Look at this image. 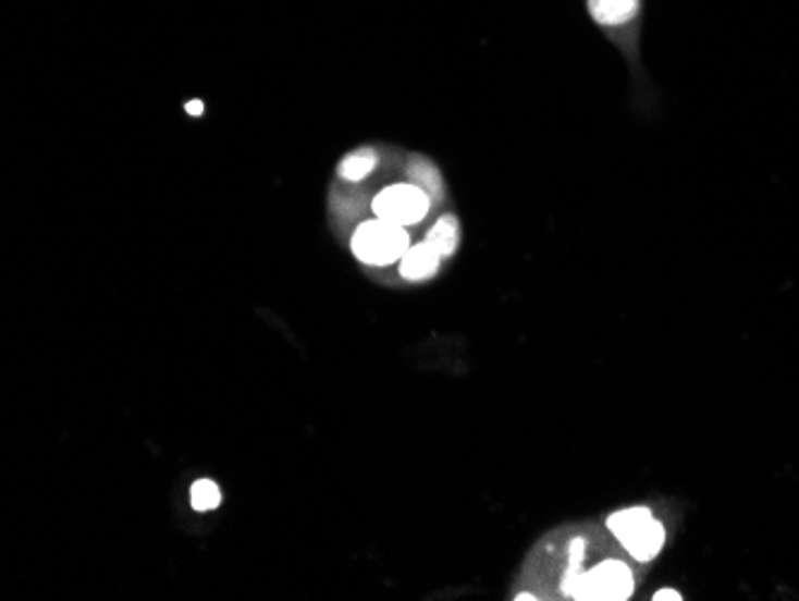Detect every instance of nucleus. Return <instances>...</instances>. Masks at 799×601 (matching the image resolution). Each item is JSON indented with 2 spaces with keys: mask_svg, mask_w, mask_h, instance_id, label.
<instances>
[{
  "mask_svg": "<svg viewBox=\"0 0 799 601\" xmlns=\"http://www.w3.org/2000/svg\"><path fill=\"white\" fill-rule=\"evenodd\" d=\"M427 243L439 252L441 257L453 255L459 245V221L453 213L441 216V219L431 225V231L427 233Z\"/></svg>",
  "mask_w": 799,
  "mask_h": 601,
  "instance_id": "nucleus-8",
  "label": "nucleus"
},
{
  "mask_svg": "<svg viewBox=\"0 0 799 601\" xmlns=\"http://www.w3.org/2000/svg\"><path fill=\"white\" fill-rule=\"evenodd\" d=\"M189 496H192V508L201 511V513L221 506V489H218L211 479H197V482L192 485Z\"/></svg>",
  "mask_w": 799,
  "mask_h": 601,
  "instance_id": "nucleus-10",
  "label": "nucleus"
},
{
  "mask_svg": "<svg viewBox=\"0 0 799 601\" xmlns=\"http://www.w3.org/2000/svg\"><path fill=\"white\" fill-rule=\"evenodd\" d=\"M441 259L443 257L427 243V240L417 245H409L405 257L400 259V275H403L405 281H415V283L429 281L435 273H439Z\"/></svg>",
  "mask_w": 799,
  "mask_h": 601,
  "instance_id": "nucleus-5",
  "label": "nucleus"
},
{
  "mask_svg": "<svg viewBox=\"0 0 799 601\" xmlns=\"http://www.w3.org/2000/svg\"><path fill=\"white\" fill-rule=\"evenodd\" d=\"M605 525H609L617 542L625 547L627 554L639 563L656 559L665 544V527L661 520L653 518L651 508L647 506L617 511L605 520Z\"/></svg>",
  "mask_w": 799,
  "mask_h": 601,
  "instance_id": "nucleus-1",
  "label": "nucleus"
},
{
  "mask_svg": "<svg viewBox=\"0 0 799 601\" xmlns=\"http://www.w3.org/2000/svg\"><path fill=\"white\" fill-rule=\"evenodd\" d=\"M371 209L377 219L389 221L395 225H417L431 209V197L417 187L415 183H397L391 187H383L371 201Z\"/></svg>",
  "mask_w": 799,
  "mask_h": 601,
  "instance_id": "nucleus-4",
  "label": "nucleus"
},
{
  "mask_svg": "<svg viewBox=\"0 0 799 601\" xmlns=\"http://www.w3.org/2000/svg\"><path fill=\"white\" fill-rule=\"evenodd\" d=\"M653 599H656V601H663V599H668V601H680V599H683V594L677 592V590H659L656 594H653Z\"/></svg>",
  "mask_w": 799,
  "mask_h": 601,
  "instance_id": "nucleus-12",
  "label": "nucleus"
},
{
  "mask_svg": "<svg viewBox=\"0 0 799 601\" xmlns=\"http://www.w3.org/2000/svg\"><path fill=\"white\" fill-rule=\"evenodd\" d=\"M409 249L407 228L381 219L361 223L353 235V255L367 267H391Z\"/></svg>",
  "mask_w": 799,
  "mask_h": 601,
  "instance_id": "nucleus-3",
  "label": "nucleus"
},
{
  "mask_svg": "<svg viewBox=\"0 0 799 601\" xmlns=\"http://www.w3.org/2000/svg\"><path fill=\"white\" fill-rule=\"evenodd\" d=\"M515 599H531V601H534L537 597H534V594H527V592H523V594H519V597H515Z\"/></svg>",
  "mask_w": 799,
  "mask_h": 601,
  "instance_id": "nucleus-14",
  "label": "nucleus"
},
{
  "mask_svg": "<svg viewBox=\"0 0 799 601\" xmlns=\"http://www.w3.org/2000/svg\"><path fill=\"white\" fill-rule=\"evenodd\" d=\"M563 592L589 601H625L635 592V578L623 561H603L589 573H577L573 566L563 580Z\"/></svg>",
  "mask_w": 799,
  "mask_h": 601,
  "instance_id": "nucleus-2",
  "label": "nucleus"
},
{
  "mask_svg": "<svg viewBox=\"0 0 799 601\" xmlns=\"http://www.w3.org/2000/svg\"><path fill=\"white\" fill-rule=\"evenodd\" d=\"M377 165H379L377 151L359 149L347 156V159L341 163V168H337V173H341V177L347 180V183H359V180L369 177Z\"/></svg>",
  "mask_w": 799,
  "mask_h": 601,
  "instance_id": "nucleus-9",
  "label": "nucleus"
},
{
  "mask_svg": "<svg viewBox=\"0 0 799 601\" xmlns=\"http://www.w3.org/2000/svg\"><path fill=\"white\" fill-rule=\"evenodd\" d=\"M585 551H587V542L582 537H575L570 547H567V556H570V566H579L585 559Z\"/></svg>",
  "mask_w": 799,
  "mask_h": 601,
  "instance_id": "nucleus-11",
  "label": "nucleus"
},
{
  "mask_svg": "<svg viewBox=\"0 0 799 601\" xmlns=\"http://www.w3.org/2000/svg\"><path fill=\"white\" fill-rule=\"evenodd\" d=\"M185 111H187L189 115H201V113H204V103H201L199 99H195V101H189V103L185 106Z\"/></svg>",
  "mask_w": 799,
  "mask_h": 601,
  "instance_id": "nucleus-13",
  "label": "nucleus"
},
{
  "mask_svg": "<svg viewBox=\"0 0 799 601\" xmlns=\"http://www.w3.org/2000/svg\"><path fill=\"white\" fill-rule=\"evenodd\" d=\"M591 20L605 29H620L635 22L641 10V0H587Z\"/></svg>",
  "mask_w": 799,
  "mask_h": 601,
  "instance_id": "nucleus-6",
  "label": "nucleus"
},
{
  "mask_svg": "<svg viewBox=\"0 0 799 601\" xmlns=\"http://www.w3.org/2000/svg\"><path fill=\"white\" fill-rule=\"evenodd\" d=\"M407 177L409 183H415L417 187H421L427 195L431 197V201H441L443 195H445V187H443V177L439 173V168H435L431 161L421 159V156H415V159L409 161L407 165Z\"/></svg>",
  "mask_w": 799,
  "mask_h": 601,
  "instance_id": "nucleus-7",
  "label": "nucleus"
}]
</instances>
